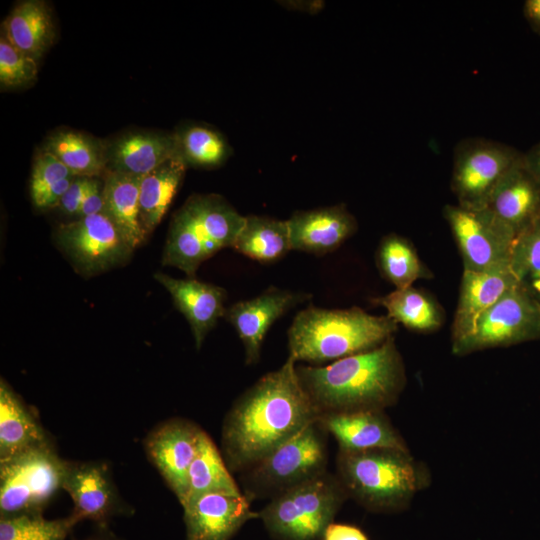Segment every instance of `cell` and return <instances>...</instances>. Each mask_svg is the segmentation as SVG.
Wrapping results in <instances>:
<instances>
[{"mask_svg":"<svg viewBox=\"0 0 540 540\" xmlns=\"http://www.w3.org/2000/svg\"><path fill=\"white\" fill-rule=\"evenodd\" d=\"M288 356L244 391L227 413L222 448L232 472H244L320 417Z\"/></svg>","mask_w":540,"mask_h":540,"instance_id":"obj_1","label":"cell"},{"mask_svg":"<svg viewBox=\"0 0 540 540\" xmlns=\"http://www.w3.org/2000/svg\"><path fill=\"white\" fill-rule=\"evenodd\" d=\"M296 371L320 414L385 410L397 403L407 382L394 336L370 351Z\"/></svg>","mask_w":540,"mask_h":540,"instance_id":"obj_2","label":"cell"},{"mask_svg":"<svg viewBox=\"0 0 540 540\" xmlns=\"http://www.w3.org/2000/svg\"><path fill=\"white\" fill-rule=\"evenodd\" d=\"M397 323L359 307L326 309L308 305L294 317L288 331L289 356L313 365L375 349L394 336Z\"/></svg>","mask_w":540,"mask_h":540,"instance_id":"obj_3","label":"cell"},{"mask_svg":"<svg viewBox=\"0 0 540 540\" xmlns=\"http://www.w3.org/2000/svg\"><path fill=\"white\" fill-rule=\"evenodd\" d=\"M336 470L347 496L372 512L407 508L427 481L409 451L392 448L339 450Z\"/></svg>","mask_w":540,"mask_h":540,"instance_id":"obj_4","label":"cell"},{"mask_svg":"<svg viewBox=\"0 0 540 540\" xmlns=\"http://www.w3.org/2000/svg\"><path fill=\"white\" fill-rule=\"evenodd\" d=\"M245 219L220 196L190 198L172 219L162 264L194 278L204 261L233 247Z\"/></svg>","mask_w":540,"mask_h":540,"instance_id":"obj_5","label":"cell"},{"mask_svg":"<svg viewBox=\"0 0 540 540\" xmlns=\"http://www.w3.org/2000/svg\"><path fill=\"white\" fill-rule=\"evenodd\" d=\"M347 498L337 476L326 472L270 499L259 518L276 540H324Z\"/></svg>","mask_w":540,"mask_h":540,"instance_id":"obj_6","label":"cell"},{"mask_svg":"<svg viewBox=\"0 0 540 540\" xmlns=\"http://www.w3.org/2000/svg\"><path fill=\"white\" fill-rule=\"evenodd\" d=\"M328 432L319 419L242 472L244 495L251 501L275 496L327 471Z\"/></svg>","mask_w":540,"mask_h":540,"instance_id":"obj_7","label":"cell"},{"mask_svg":"<svg viewBox=\"0 0 540 540\" xmlns=\"http://www.w3.org/2000/svg\"><path fill=\"white\" fill-rule=\"evenodd\" d=\"M66 465L50 444L0 461L1 517L41 513L62 488Z\"/></svg>","mask_w":540,"mask_h":540,"instance_id":"obj_8","label":"cell"},{"mask_svg":"<svg viewBox=\"0 0 540 540\" xmlns=\"http://www.w3.org/2000/svg\"><path fill=\"white\" fill-rule=\"evenodd\" d=\"M540 339V303L517 284L477 319L464 337L452 341V352L463 356Z\"/></svg>","mask_w":540,"mask_h":540,"instance_id":"obj_9","label":"cell"},{"mask_svg":"<svg viewBox=\"0 0 540 540\" xmlns=\"http://www.w3.org/2000/svg\"><path fill=\"white\" fill-rule=\"evenodd\" d=\"M522 156L511 146L484 138L459 142L454 150L451 179L458 205L469 209L486 208L499 181Z\"/></svg>","mask_w":540,"mask_h":540,"instance_id":"obj_10","label":"cell"},{"mask_svg":"<svg viewBox=\"0 0 540 540\" xmlns=\"http://www.w3.org/2000/svg\"><path fill=\"white\" fill-rule=\"evenodd\" d=\"M55 240L75 270L85 277L124 264L134 251L104 213L60 225Z\"/></svg>","mask_w":540,"mask_h":540,"instance_id":"obj_11","label":"cell"},{"mask_svg":"<svg viewBox=\"0 0 540 540\" xmlns=\"http://www.w3.org/2000/svg\"><path fill=\"white\" fill-rule=\"evenodd\" d=\"M443 215L463 259L464 270L491 271L510 268L515 234L487 208L446 205Z\"/></svg>","mask_w":540,"mask_h":540,"instance_id":"obj_12","label":"cell"},{"mask_svg":"<svg viewBox=\"0 0 540 540\" xmlns=\"http://www.w3.org/2000/svg\"><path fill=\"white\" fill-rule=\"evenodd\" d=\"M310 297L305 292L271 286L252 299L226 308L224 318L233 326L243 344L247 366L259 362L265 336L272 325Z\"/></svg>","mask_w":540,"mask_h":540,"instance_id":"obj_13","label":"cell"},{"mask_svg":"<svg viewBox=\"0 0 540 540\" xmlns=\"http://www.w3.org/2000/svg\"><path fill=\"white\" fill-rule=\"evenodd\" d=\"M204 430L184 419L169 420L146 439L145 448L170 489L183 504L188 493V471Z\"/></svg>","mask_w":540,"mask_h":540,"instance_id":"obj_14","label":"cell"},{"mask_svg":"<svg viewBox=\"0 0 540 540\" xmlns=\"http://www.w3.org/2000/svg\"><path fill=\"white\" fill-rule=\"evenodd\" d=\"M244 495L207 493L183 505L186 540H230L249 520L259 518Z\"/></svg>","mask_w":540,"mask_h":540,"instance_id":"obj_15","label":"cell"},{"mask_svg":"<svg viewBox=\"0 0 540 540\" xmlns=\"http://www.w3.org/2000/svg\"><path fill=\"white\" fill-rule=\"evenodd\" d=\"M154 278L169 292L174 306L190 325L196 348L200 349L218 320L224 318L226 290L195 277L176 279L157 272Z\"/></svg>","mask_w":540,"mask_h":540,"instance_id":"obj_16","label":"cell"},{"mask_svg":"<svg viewBox=\"0 0 540 540\" xmlns=\"http://www.w3.org/2000/svg\"><path fill=\"white\" fill-rule=\"evenodd\" d=\"M319 421L337 441L339 450L392 448L409 451L384 410L324 413Z\"/></svg>","mask_w":540,"mask_h":540,"instance_id":"obj_17","label":"cell"},{"mask_svg":"<svg viewBox=\"0 0 540 540\" xmlns=\"http://www.w3.org/2000/svg\"><path fill=\"white\" fill-rule=\"evenodd\" d=\"M287 223L291 249L317 256L336 250L357 230L355 217L342 204L297 211Z\"/></svg>","mask_w":540,"mask_h":540,"instance_id":"obj_18","label":"cell"},{"mask_svg":"<svg viewBox=\"0 0 540 540\" xmlns=\"http://www.w3.org/2000/svg\"><path fill=\"white\" fill-rule=\"evenodd\" d=\"M522 159L499 181L486 206L516 237L540 216V185Z\"/></svg>","mask_w":540,"mask_h":540,"instance_id":"obj_19","label":"cell"},{"mask_svg":"<svg viewBox=\"0 0 540 540\" xmlns=\"http://www.w3.org/2000/svg\"><path fill=\"white\" fill-rule=\"evenodd\" d=\"M62 489L72 498L70 517L104 523L116 511L117 496L104 466L98 463L67 462Z\"/></svg>","mask_w":540,"mask_h":540,"instance_id":"obj_20","label":"cell"},{"mask_svg":"<svg viewBox=\"0 0 540 540\" xmlns=\"http://www.w3.org/2000/svg\"><path fill=\"white\" fill-rule=\"evenodd\" d=\"M515 284L510 268L480 272L463 270L452 341L467 335L480 315Z\"/></svg>","mask_w":540,"mask_h":540,"instance_id":"obj_21","label":"cell"},{"mask_svg":"<svg viewBox=\"0 0 540 540\" xmlns=\"http://www.w3.org/2000/svg\"><path fill=\"white\" fill-rule=\"evenodd\" d=\"M179 154H183L181 142L174 136L128 134L118 139L111 149V170L143 177Z\"/></svg>","mask_w":540,"mask_h":540,"instance_id":"obj_22","label":"cell"},{"mask_svg":"<svg viewBox=\"0 0 540 540\" xmlns=\"http://www.w3.org/2000/svg\"><path fill=\"white\" fill-rule=\"evenodd\" d=\"M49 445L46 434L18 395L0 383V461L32 448Z\"/></svg>","mask_w":540,"mask_h":540,"instance_id":"obj_23","label":"cell"},{"mask_svg":"<svg viewBox=\"0 0 540 540\" xmlns=\"http://www.w3.org/2000/svg\"><path fill=\"white\" fill-rule=\"evenodd\" d=\"M141 177L109 170L103 181L104 210L126 241L136 249L147 237L139 217Z\"/></svg>","mask_w":540,"mask_h":540,"instance_id":"obj_24","label":"cell"},{"mask_svg":"<svg viewBox=\"0 0 540 540\" xmlns=\"http://www.w3.org/2000/svg\"><path fill=\"white\" fill-rule=\"evenodd\" d=\"M2 31L16 48L37 61L55 36L50 10L38 0L18 3L4 21Z\"/></svg>","mask_w":540,"mask_h":540,"instance_id":"obj_25","label":"cell"},{"mask_svg":"<svg viewBox=\"0 0 540 540\" xmlns=\"http://www.w3.org/2000/svg\"><path fill=\"white\" fill-rule=\"evenodd\" d=\"M185 164L183 154H179L141 177L139 217L147 236L161 222L173 201L184 177Z\"/></svg>","mask_w":540,"mask_h":540,"instance_id":"obj_26","label":"cell"},{"mask_svg":"<svg viewBox=\"0 0 540 540\" xmlns=\"http://www.w3.org/2000/svg\"><path fill=\"white\" fill-rule=\"evenodd\" d=\"M232 248L260 263L280 260L292 250L287 220L246 216Z\"/></svg>","mask_w":540,"mask_h":540,"instance_id":"obj_27","label":"cell"},{"mask_svg":"<svg viewBox=\"0 0 540 540\" xmlns=\"http://www.w3.org/2000/svg\"><path fill=\"white\" fill-rule=\"evenodd\" d=\"M207 493L243 494L215 443L203 431L198 452L188 471V493L185 501Z\"/></svg>","mask_w":540,"mask_h":540,"instance_id":"obj_28","label":"cell"},{"mask_svg":"<svg viewBox=\"0 0 540 540\" xmlns=\"http://www.w3.org/2000/svg\"><path fill=\"white\" fill-rule=\"evenodd\" d=\"M44 151L57 157L74 176L92 178L106 171L108 159L104 149L79 132H56L47 140Z\"/></svg>","mask_w":540,"mask_h":540,"instance_id":"obj_29","label":"cell"},{"mask_svg":"<svg viewBox=\"0 0 540 540\" xmlns=\"http://www.w3.org/2000/svg\"><path fill=\"white\" fill-rule=\"evenodd\" d=\"M372 303L384 307L387 316L397 324L415 331L432 332L442 325L443 316L438 305L412 286L395 289L372 299Z\"/></svg>","mask_w":540,"mask_h":540,"instance_id":"obj_30","label":"cell"},{"mask_svg":"<svg viewBox=\"0 0 540 540\" xmlns=\"http://www.w3.org/2000/svg\"><path fill=\"white\" fill-rule=\"evenodd\" d=\"M376 260L383 277L396 289L411 287L418 279L431 276L409 241L397 234L391 233L383 237Z\"/></svg>","mask_w":540,"mask_h":540,"instance_id":"obj_31","label":"cell"},{"mask_svg":"<svg viewBox=\"0 0 540 540\" xmlns=\"http://www.w3.org/2000/svg\"><path fill=\"white\" fill-rule=\"evenodd\" d=\"M510 270L516 284L540 303V216L515 238Z\"/></svg>","mask_w":540,"mask_h":540,"instance_id":"obj_32","label":"cell"},{"mask_svg":"<svg viewBox=\"0 0 540 540\" xmlns=\"http://www.w3.org/2000/svg\"><path fill=\"white\" fill-rule=\"evenodd\" d=\"M76 523L69 516L48 520L41 513L1 517L0 540H66Z\"/></svg>","mask_w":540,"mask_h":540,"instance_id":"obj_33","label":"cell"},{"mask_svg":"<svg viewBox=\"0 0 540 540\" xmlns=\"http://www.w3.org/2000/svg\"><path fill=\"white\" fill-rule=\"evenodd\" d=\"M37 60L16 48L2 33L0 38V84L3 88L27 85L37 78Z\"/></svg>","mask_w":540,"mask_h":540,"instance_id":"obj_34","label":"cell"},{"mask_svg":"<svg viewBox=\"0 0 540 540\" xmlns=\"http://www.w3.org/2000/svg\"><path fill=\"white\" fill-rule=\"evenodd\" d=\"M181 149L185 160L202 166L219 164L226 152L223 140L204 127L188 129L181 140Z\"/></svg>","mask_w":540,"mask_h":540,"instance_id":"obj_35","label":"cell"},{"mask_svg":"<svg viewBox=\"0 0 540 540\" xmlns=\"http://www.w3.org/2000/svg\"><path fill=\"white\" fill-rule=\"evenodd\" d=\"M72 172L53 154L44 151L34 162L30 193L33 203L55 183L73 177Z\"/></svg>","mask_w":540,"mask_h":540,"instance_id":"obj_36","label":"cell"},{"mask_svg":"<svg viewBox=\"0 0 540 540\" xmlns=\"http://www.w3.org/2000/svg\"><path fill=\"white\" fill-rule=\"evenodd\" d=\"M90 179V177L74 176L58 205L65 214L78 216L81 204L89 187Z\"/></svg>","mask_w":540,"mask_h":540,"instance_id":"obj_37","label":"cell"},{"mask_svg":"<svg viewBox=\"0 0 540 540\" xmlns=\"http://www.w3.org/2000/svg\"><path fill=\"white\" fill-rule=\"evenodd\" d=\"M104 197H103V182L97 177L90 179L89 187L81 204L78 216L85 217L103 213Z\"/></svg>","mask_w":540,"mask_h":540,"instance_id":"obj_38","label":"cell"},{"mask_svg":"<svg viewBox=\"0 0 540 540\" xmlns=\"http://www.w3.org/2000/svg\"><path fill=\"white\" fill-rule=\"evenodd\" d=\"M324 540H368V538L356 526L333 522L327 528Z\"/></svg>","mask_w":540,"mask_h":540,"instance_id":"obj_39","label":"cell"},{"mask_svg":"<svg viewBox=\"0 0 540 540\" xmlns=\"http://www.w3.org/2000/svg\"><path fill=\"white\" fill-rule=\"evenodd\" d=\"M73 177L63 179L52 185L41 198L34 203L37 208L48 209L58 206L65 192L69 188Z\"/></svg>","mask_w":540,"mask_h":540,"instance_id":"obj_40","label":"cell"},{"mask_svg":"<svg viewBox=\"0 0 540 540\" xmlns=\"http://www.w3.org/2000/svg\"><path fill=\"white\" fill-rule=\"evenodd\" d=\"M523 164L540 185V142L523 154Z\"/></svg>","mask_w":540,"mask_h":540,"instance_id":"obj_41","label":"cell"},{"mask_svg":"<svg viewBox=\"0 0 540 540\" xmlns=\"http://www.w3.org/2000/svg\"><path fill=\"white\" fill-rule=\"evenodd\" d=\"M523 14L531 29L540 35V0L525 1Z\"/></svg>","mask_w":540,"mask_h":540,"instance_id":"obj_42","label":"cell"},{"mask_svg":"<svg viewBox=\"0 0 540 540\" xmlns=\"http://www.w3.org/2000/svg\"><path fill=\"white\" fill-rule=\"evenodd\" d=\"M87 540H107V539L100 538V537H94V538H89Z\"/></svg>","mask_w":540,"mask_h":540,"instance_id":"obj_43","label":"cell"}]
</instances>
